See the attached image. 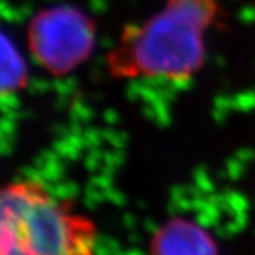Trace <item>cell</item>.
Instances as JSON below:
<instances>
[{"instance_id": "cell-3", "label": "cell", "mask_w": 255, "mask_h": 255, "mask_svg": "<svg viewBox=\"0 0 255 255\" xmlns=\"http://www.w3.org/2000/svg\"><path fill=\"white\" fill-rule=\"evenodd\" d=\"M97 43V26L85 11L71 4L38 10L27 27V47L44 71L61 77L88 61Z\"/></svg>"}, {"instance_id": "cell-7", "label": "cell", "mask_w": 255, "mask_h": 255, "mask_svg": "<svg viewBox=\"0 0 255 255\" xmlns=\"http://www.w3.org/2000/svg\"><path fill=\"white\" fill-rule=\"evenodd\" d=\"M121 255H145L143 253H140L139 250H130V251H128V253H121Z\"/></svg>"}, {"instance_id": "cell-1", "label": "cell", "mask_w": 255, "mask_h": 255, "mask_svg": "<svg viewBox=\"0 0 255 255\" xmlns=\"http://www.w3.org/2000/svg\"><path fill=\"white\" fill-rule=\"evenodd\" d=\"M219 11V0H166L155 14L124 28L107 55L108 73L118 80L189 81L206 63Z\"/></svg>"}, {"instance_id": "cell-6", "label": "cell", "mask_w": 255, "mask_h": 255, "mask_svg": "<svg viewBox=\"0 0 255 255\" xmlns=\"http://www.w3.org/2000/svg\"><path fill=\"white\" fill-rule=\"evenodd\" d=\"M0 255H36L9 236H0Z\"/></svg>"}, {"instance_id": "cell-4", "label": "cell", "mask_w": 255, "mask_h": 255, "mask_svg": "<svg viewBox=\"0 0 255 255\" xmlns=\"http://www.w3.org/2000/svg\"><path fill=\"white\" fill-rule=\"evenodd\" d=\"M207 228L197 221L173 219L157 230L152 241L153 255H219Z\"/></svg>"}, {"instance_id": "cell-5", "label": "cell", "mask_w": 255, "mask_h": 255, "mask_svg": "<svg viewBox=\"0 0 255 255\" xmlns=\"http://www.w3.org/2000/svg\"><path fill=\"white\" fill-rule=\"evenodd\" d=\"M1 97L20 92L28 82V67L20 48L6 31L1 33Z\"/></svg>"}, {"instance_id": "cell-2", "label": "cell", "mask_w": 255, "mask_h": 255, "mask_svg": "<svg viewBox=\"0 0 255 255\" xmlns=\"http://www.w3.org/2000/svg\"><path fill=\"white\" fill-rule=\"evenodd\" d=\"M0 236L36 255H94L98 238L90 220L71 213V200L58 199L31 176L3 187Z\"/></svg>"}]
</instances>
